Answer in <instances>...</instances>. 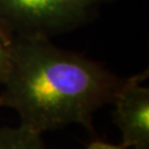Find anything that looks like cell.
I'll return each mask as SVG.
<instances>
[{
    "mask_svg": "<svg viewBox=\"0 0 149 149\" xmlns=\"http://www.w3.org/2000/svg\"><path fill=\"white\" fill-rule=\"evenodd\" d=\"M147 77L146 70L125 79L112 103L113 122L127 149H149V88L141 85Z\"/></svg>",
    "mask_w": 149,
    "mask_h": 149,
    "instance_id": "3",
    "label": "cell"
},
{
    "mask_svg": "<svg viewBox=\"0 0 149 149\" xmlns=\"http://www.w3.org/2000/svg\"><path fill=\"white\" fill-rule=\"evenodd\" d=\"M124 80L49 38L13 36L0 107L13 109L20 125L41 134L70 125L95 133L94 114L112 104Z\"/></svg>",
    "mask_w": 149,
    "mask_h": 149,
    "instance_id": "1",
    "label": "cell"
},
{
    "mask_svg": "<svg viewBox=\"0 0 149 149\" xmlns=\"http://www.w3.org/2000/svg\"><path fill=\"white\" fill-rule=\"evenodd\" d=\"M111 0H0V24L12 36L51 39L90 22Z\"/></svg>",
    "mask_w": 149,
    "mask_h": 149,
    "instance_id": "2",
    "label": "cell"
},
{
    "mask_svg": "<svg viewBox=\"0 0 149 149\" xmlns=\"http://www.w3.org/2000/svg\"><path fill=\"white\" fill-rule=\"evenodd\" d=\"M12 37L13 36L10 34L0 24V85L3 81V77L8 69Z\"/></svg>",
    "mask_w": 149,
    "mask_h": 149,
    "instance_id": "5",
    "label": "cell"
},
{
    "mask_svg": "<svg viewBox=\"0 0 149 149\" xmlns=\"http://www.w3.org/2000/svg\"><path fill=\"white\" fill-rule=\"evenodd\" d=\"M41 135L23 125L0 127V149H47Z\"/></svg>",
    "mask_w": 149,
    "mask_h": 149,
    "instance_id": "4",
    "label": "cell"
},
{
    "mask_svg": "<svg viewBox=\"0 0 149 149\" xmlns=\"http://www.w3.org/2000/svg\"><path fill=\"white\" fill-rule=\"evenodd\" d=\"M86 149H127L123 147L122 145H113L105 141H93L88 145V147Z\"/></svg>",
    "mask_w": 149,
    "mask_h": 149,
    "instance_id": "6",
    "label": "cell"
}]
</instances>
